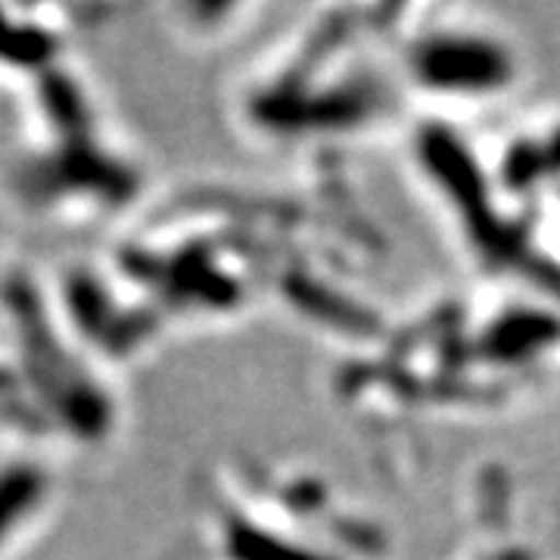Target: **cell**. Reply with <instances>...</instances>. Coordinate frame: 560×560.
<instances>
[{
    "label": "cell",
    "instance_id": "obj_1",
    "mask_svg": "<svg viewBox=\"0 0 560 560\" xmlns=\"http://www.w3.org/2000/svg\"><path fill=\"white\" fill-rule=\"evenodd\" d=\"M57 495L50 470L32 455H3L0 458V560L20 545L47 517Z\"/></svg>",
    "mask_w": 560,
    "mask_h": 560
}]
</instances>
